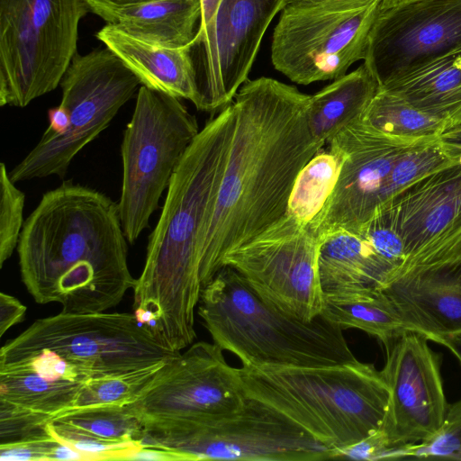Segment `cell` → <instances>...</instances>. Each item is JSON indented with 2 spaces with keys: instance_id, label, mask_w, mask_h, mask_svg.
I'll return each instance as SVG.
<instances>
[{
  "instance_id": "cell-1",
  "label": "cell",
  "mask_w": 461,
  "mask_h": 461,
  "mask_svg": "<svg viewBox=\"0 0 461 461\" xmlns=\"http://www.w3.org/2000/svg\"><path fill=\"white\" fill-rule=\"evenodd\" d=\"M309 95L276 79H248L235 95L234 126L224 171L202 230L204 287L224 257L281 220L294 182L323 148L309 129Z\"/></svg>"
},
{
  "instance_id": "cell-2",
  "label": "cell",
  "mask_w": 461,
  "mask_h": 461,
  "mask_svg": "<svg viewBox=\"0 0 461 461\" xmlns=\"http://www.w3.org/2000/svg\"><path fill=\"white\" fill-rule=\"evenodd\" d=\"M127 242L118 203L64 181L24 221L16 248L22 282L37 303H57L69 313L106 312L135 285Z\"/></svg>"
},
{
  "instance_id": "cell-3",
  "label": "cell",
  "mask_w": 461,
  "mask_h": 461,
  "mask_svg": "<svg viewBox=\"0 0 461 461\" xmlns=\"http://www.w3.org/2000/svg\"><path fill=\"white\" fill-rule=\"evenodd\" d=\"M232 103L211 116L172 176L146 259L133 287V314L164 346L180 352L196 338L203 284L199 244L231 141Z\"/></svg>"
},
{
  "instance_id": "cell-4",
  "label": "cell",
  "mask_w": 461,
  "mask_h": 461,
  "mask_svg": "<svg viewBox=\"0 0 461 461\" xmlns=\"http://www.w3.org/2000/svg\"><path fill=\"white\" fill-rule=\"evenodd\" d=\"M197 313L213 343L242 366H322L357 360L339 326L321 314L303 321L279 310L230 266L203 288Z\"/></svg>"
},
{
  "instance_id": "cell-5",
  "label": "cell",
  "mask_w": 461,
  "mask_h": 461,
  "mask_svg": "<svg viewBox=\"0 0 461 461\" xmlns=\"http://www.w3.org/2000/svg\"><path fill=\"white\" fill-rule=\"evenodd\" d=\"M238 372L247 397L270 405L337 450L379 430L386 415L389 388L370 363L242 366Z\"/></svg>"
},
{
  "instance_id": "cell-6",
  "label": "cell",
  "mask_w": 461,
  "mask_h": 461,
  "mask_svg": "<svg viewBox=\"0 0 461 461\" xmlns=\"http://www.w3.org/2000/svg\"><path fill=\"white\" fill-rule=\"evenodd\" d=\"M142 422V447L174 452L182 461H315L336 459L337 455L336 448L284 413L247 396L230 413Z\"/></svg>"
},
{
  "instance_id": "cell-7",
  "label": "cell",
  "mask_w": 461,
  "mask_h": 461,
  "mask_svg": "<svg viewBox=\"0 0 461 461\" xmlns=\"http://www.w3.org/2000/svg\"><path fill=\"white\" fill-rule=\"evenodd\" d=\"M200 129L181 99L140 86L121 146L122 227L133 244L149 225L163 192Z\"/></svg>"
},
{
  "instance_id": "cell-8",
  "label": "cell",
  "mask_w": 461,
  "mask_h": 461,
  "mask_svg": "<svg viewBox=\"0 0 461 461\" xmlns=\"http://www.w3.org/2000/svg\"><path fill=\"white\" fill-rule=\"evenodd\" d=\"M84 0H0V105L53 91L77 54Z\"/></svg>"
},
{
  "instance_id": "cell-9",
  "label": "cell",
  "mask_w": 461,
  "mask_h": 461,
  "mask_svg": "<svg viewBox=\"0 0 461 461\" xmlns=\"http://www.w3.org/2000/svg\"><path fill=\"white\" fill-rule=\"evenodd\" d=\"M60 105L68 113V130L42 134L36 146L11 171L14 183L57 176L63 178L74 158L104 130L141 86L140 79L109 48L76 54L61 81Z\"/></svg>"
},
{
  "instance_id": "cell-10",
  "label": "cell",
  "mask_w": 461,
  "mask_h": 461,
  "mask_svg": "<svg viewBox=\"0 0 461 461\" xmlns=\"http://www.w3.org/2000/svg\"><path fill=\"white\" fill-rule=\"evenodd\" d=\"M382 0H331L287 5L271 43L274 68L291 81L335 80L364 60Z\"/></svg>"
},
{
  "instance_id": "cell-11",
  "label": "cell",
  "mask_w": 461,
  "mask_h": 461,
  "mask_svg": "<svg viewBox=\"0 0 461 461\" xmlns=\"http://www.w3.org/2000/svg\"><path fill=\"white\" fill-rule=\"evenodd\" d=\"M50 348L87 381L167 362L180 352L159 342L132 312L58 314L34 321L1 351Z\"/></svg>"
},
{
  "instance_id": "cell-12",
  "label": "cell",
  "mask_w": 461,
  "mask_h": 461,
  "mask_svg": "<svg viewBox=\"0 0 461 461\" xmlns=\"http://www.w3.org/2000/svg\"><path fill=\"white\" fill-rule=\"evenodd\" d=\"M320 245L307 227L285 214L258 238L229 252L222 266L236 269L267 303L312 321L323 308Z\"/></svg>"
},
{
  "instance_id": "cell-13",
  "label": "cell",
  "mask_w": 461,
  "mask_h": 461,
  "mask_svg": "<svg viewBox=\"0 0 461 461\" xmlns=\"http://www.w3.org/2000/svg\"><path fill=\"white\" fill-rule=\"evenodd\" d=\"M285 0H222L213 17L198 27L190 45L199 111L230 104L246 80L271 22Z\"/></svg>"
},
{
  "instance_id": "cell-14",
  "label": "cell",
  "mask_w": 461,
  "mask_h": 461,
  "mask_svg": "<svg viewBox=\"0 0 461 461\" xmlns=\"http://www.w3.org/2000/svg\"><path fill=\"white\" fill-rule=\"evenodd\" d=\"M425 140H429L387 135L360 118L343 128L328 143L343 157L338 180L308 230L320 241L338 231L358 235L381 203L385 181L396 160Z\"/></svg>"
},
{
  "instance_id": "cell-15",
  "label": "cell",
  "mask_w": 461,
  "mask_h": 461,
  "mask_svg": "<svg viewBox=\"0 0 461 461\" xmlns=\"http://www.w3.org/2000/svg\"><path fill=\"white\" fill-rule=\"evenodd\" d=\"M214 343L198 341L168 361L130 409L141 420L201 419L230 413L246 400L238 368Z\"/></svg>"
},
{
  "instance_id": "cell-16",
  "label": "cell",
  "mask_w": 461,
  "mask_h": 461,
  "mask_svg": "<svg viewBox=\"0 0 461 461\" xmlns=\"http://www.w3.org/2000/svg\"><path fill=\"white\" fill-rule=\"evenodd\" d=\"M384 203L391 207L400 226L405 259L384 284L461 263L459 164L426 176Z\"/></svg>"
},
{
  "instance_id": "cell-17",
  "label": "cell",
  "mask_w": 461,
  "mask_h": 461,
  "mask_svg": "<svg viewBox=\"0 0 461 461\" xmlns=\"http://www.w3.org/2000/svg\"><path fill=\"white\" fill-rule=\"evenodd\" d=\"M461 48V0H413L381 8L370 30L364 64L378 88Z\"/></svg>"
},
{
  "instance_id": "cell-18",
  "label": "cell",
  "mask_w": 461,
  "mask_h": 461,
  "mask_svg": "<svg viewBox=\"0 0 461 461\" xmlns=\"http://www.w3.org/2000/svg\"><path fill=\"white\" fill-rule=\"evenodd\" d=\"M421 333L408 330L386 348L381 370L390 397L381 429L391 451L420 443L442 426L448 404L440 375V357Z\"/></svg>"
},
{
  "instance_id": "cell-19",
  "label": "cell",
  "mask_w": 461,
  "mask_h": 461,
  "mask_svg": "<svg viewBox=\"0 0 461 461\" xmlns=\"http://www.w3.org/2000/svg\"><path fill=\"white\" fill-rule=\"evenodd\" d=\"M377 289L409 330L428 339L461 332V263L398 277Z\"/></svg>"
},
{
  "instance_id": "cell-20",
  "label": "cell",
  "mask_w": 461,
  "mask_h": 461,
  "mask_svg": "<svg viewBox=\"0 0 461 461\" xmlns=\"http://www.w3.org/2000/svg\"><path fill=\"white\" fill-rule=\"evenodd\" d=\"M95 37L125 63L141 86L197 104L196 74L189 47L151 44L113 23L104 25Z\"/></svg>"
},
{
  "instance_id": "cell-21",
  "label": "cell",
  "mask_w": 461,
  "mask_h": 461,
  "mask_svg": "<svg viewBox=\"0 0 461 461\" xmlns=\"http://www.w3.org/2000/svg\"><path fill=\"white\" fill-rule=\"evenodd\" d=\"M378 89L395 94L450 128L461 124V48L390 80Z\"/></svg>"
},
{
  "instance_id": "cell-22",
  "label": "cell",
  "mask_w": 461,
  "mask_h": 461,
  "mask_svg": "<svg viewBox=\"0 0 461 461\" xmlns=\"http://www.w3.org/2000/svg\"><path fill=\"white\" fill-rule=\"evenodd\" d=\"M128 34L151 44L186 48L201 18L200 0H154L111 11L102 17Z\"/></svg>"
},
{
  "instance_id": "cell-23",
  "label": "cell",
  "mask_w": 461,
  "mask_h": 461,
  "mask_svg": "<svg viewBox=\"0 0 461 461\" xmlns=\"http://www.w3.org/2000/svg\"><path fill=\"white\" fill-rule=\"evenodd\" d=\"M393 270L357 234L338 231L321 240L318 273L323 293L361 285L379 288Z\"/></svg>"
},
{
  "instance_id": "cell-24",
  "label": "cell",
  "mask_w": 461,
  "mask_h": 461,
  "mask_svg": "<svg viewBox=\"0 0 461 461\" xmlns=\"http://www.w3.org/2000/svg\"><path fill=\"white\" fill-rule=\"evenodd\" d=\"M378 91V84L363 63L309 95L306 117L312 137L326 144L343 128L361 118Z\"/></svg>"
},
{
  "instance_id": "cell-25",
  "label": "cell",
  "mask_w": 461,
  "mask_h": 461,
  "mask_svg": "<svg viewBox=\"0 0 461 461\" xmlns=\"http://www.w3.org/2000/svg\"><path fill=\"white\" fill-rule=\"evenodd\" d=\"M321 314L343 330L357 329L375 337L384 348L409 330L388 298L373 286L323 293Z\"/></svg>"
},
{
  "instance_id": "cell-26",
  "label": "cell",
  "mask_w": 461,
  "mask_h": 461,
  "mask_svg": "<svg viewBox=\"0 0 461 461\" xmlns=\"http://www.w3.org/2000/svg\"><path fill=\"white\" fill-rule=\"evenodd\" d=\"M360 119L387 135L411 140L438 139L450 128L384 89H378Z\"/></svg>"
},
{
  "instance_id": "cell-27",
  "label": "cell",
  "mask_w": 461,
  "mask_h": 461,
  "mask_svg": "<svg viewBox=\"0 0 461 461\" xmlns=\"http://www.w3.org/2000/svg\"><path fill=\"white\" fill-rule=\"evenodd\" d=\"M342 155L329 146L301 170L291 192L286 214L307 227L324 207L339 177Z\"/></svg>"
},
{
  "instance_id": "cell-28",
  "label": "cell",
  "mask_w": 461,
  "mask_h": 461,
  "mask_svg": "<svg viewBox=\"0 0 461 461\" xmlns=\"http://www.w3.org/2000/svg\"><path fill=\"white\" fill-rule=\"evenodd\" d=\"M459 152L458 144L441 138L425 140L411 147L394 163L385 181L381 203L426 176L458 164Z\"/></svg>"
},
{
  "instance_id": "cell-29",
  "label": "cell",
  "mask_w": 461,
  "mask_h": 461,
  "mask_svg": "<svg viewBox=\"0 0 461 461\" xmlns=\"http://www.w3.org/2000/svg\"><path fill=\"white\" fill-rule=\"evenodd\" d=\"M167 362L118 375L89 380L68 412L134 402L157 379Z\"/></svg>"
},
{
  "instance_id": "cell-30",
  "label": "cell",
  "mask_w": 461,
  "mask_h": 461,
  "mask_svg": "<svg viewBox=\"0 0 461 461\" xmlns=\"http://www.w3.org/2000/svg\"><path fill=\"white\" fill-rule=\"evenodd\" d=\"M53 420L110 442L140 444L143 431L141 419L128 405L77 410Z\"/></svg>"
},
{
  "instance_id": "cell-31",
  "label": "cell",
  "mask_w": 461,
  "mask_h": 461,
  "mask_svg": "<svg viewBox=\"0 0 461 461\" xmlns=\"http://www.w3.org/2000/svg\"><path fill=\"white\" fill-rule=\"evenodd\" d=\"M447 458L461 460V399L448 404L444 422L430 438L390 452L388 459Z\"/></svg>"
},
{
  "instance_id": "cell-32",
  "label": "cell",
  "mask_w": 461,
  "mask_h": 461,
  "mask_svg": "<svg viewBox=\"0 0 461 461\" xmlns=\"http://www.w3.org/2000/svg\"><path fill=\"white\" fill-rule=\"evenodd\" d=\"M25 195L15 186L4 162L0 164V267L17 248L23 227Z\"/></svg>"
},
{
  "instance_id": "cell-33",
  "label": "cell",
  "mask_w": 461,
  "mask_h": 461,
  "mask_svg": "<svg viewBox=\"0 0 461 461\" xmlns=\"http://www.w3.org/2000/svg\"><path fill=\"white\" fill-rule=\"evenodd\" d=\"M358 235L392 264L394 270L405 259L404 240L398 221L387 203H383L375 208Z\"/></svg>"
},
{
  "instance_id": "cell-34",
  "label": "cell",
  "mask_w": 461,
  "mask_h": 461,
  "mask_svg": "<svg viewBox=\"0 0 461 461\" xmlns=\"http://www.w3.org/2000/svg\"><path fill=\"white\" fill-rule=\"evenodd\" d=\"M56 440L66 443L89 460H125L133 451L142 447L136 442H110L94 438L57 420L45 426Z\"/></svg>"
},
{
  "instance_id": "cell-35",
  "label": "cell",
  "mask_w": 461,
  "mask_h": 461,
  "mask_svg": "<svg viewBox=\"0 0 461 461\" xmlns=\"http://www.w3.org/2000/svg\"><path fill=\"white\" fill-rule=\"evenodd\" d=\"M55 442L44 428L23 438L0 443V461H49Z\"/></svg>"
},
{
  "instance_id": "cell-36",
  "label": "cell",
  "mask_w": 461,
  "mask_h": 461,
  "mask_svg": "<svg viewBox=\"0 0 461 461\" xmlns=\"http://www.w3.org/2000/svg\"><path fill=\"white\" fill-rule=\"evenodd\" d=\"M389 451L387 438L380 429L366 438L337 450L336 459L382 460L387 459Z\"/></svg>"
},
{
  "instance_id": "cell-37",
  "label": "cell",
  "mask_w": 461,
  "mask_h": 461,
  "mask_svg": "<svg viewBox=\"0 0 461 461\" xmlns=\"http://www.w3.org/2000/svg\"><path fill=\"white\" fill-rule=\"evenodd\" d=\"M27 308L16 297L0 293V337L23 321Z\"/></svg>"
},
{
  "instance_id": "cell-38",
  "label": "cell",
  "mask_w": 461,
  "mask_h": 461,
  "mask_svg": "<svg viewBox=\"0 0 461 461\" xmlns=\"http://www.w3.org/2000/svg\"><path fill=\"white\" fill-rule=\"evenodd\" d=\"M90 12L101 18L107 13L127 8L154 0H84Z\"/></svg>"
},
{
  "instance_id": "cell-39",
  "label": "cell",
  "mask_w": 461,
  "mask_h": 461,
  "mask_svg": "<svg viewBox=\"0 0 461 461\" xmlns=\"http://www.w3.org/2000/svg\"><path fill=\"white\" fill-rule=\"evenodd\" d=\"M125 460H142V461H182L177 454L150 447H140L131 453Z\"/></svg>"
},
{
  "instance_id": "cell-40",
  "label": "cell",
  "mask_w": 461,
  "mask_h": 461,
  "mask_svg": "<svg viewBox=\"0 0 461 461\" xmlns=\"http://www.w3.org/2000/svg\"><path fill=\"white\" fill-rule=\"evenodd\" d=\"M49 126L44 131L47 135H60L64 133L69 125V116L68 111L62 106L59 105L53 107L48 112Z\"/></svg>"
},
{
  "instance_id": "cell-41",
  "label": "cell",
  "mask_w": 461,
  "mask_h": 461,
  "mask_svg": "<svg viewBox=\"0 0 461 461\" xmlns=\"http://www.w3.org/2000/svg\"><path fill=\"white\" fill-rule=\"evenodd\" d=\"M87 461L86 457L66 443L56 440L50 454L49 461Z\"/></svg>"
},
{
  "instance_id": "cell-42",
  "label": "cell",
  "mask_w": 461,
  "mask_h": 461,
  "mask_svg": "<svg viewBox=\"0 0 461 461\" xmlns=\"http://www.w3.org/2000/svg\"><path fill=\"white\" fill-rule=\"evenodd\" d=\"M429 340L438 343L448 348L461 364V332L434 336Z\"/></svg>"
},
{
  "instance_id": "cell-43",
  "label": "cell",
  "mask_w": 461,
  "mask_h": 461,
  "mask_svg": "<svg viewBox=\"0 0 461 461\" xmlns=\"http://www.w3.org/2000/svg\"><path fill=\"white\" fill-rule=\"evenodd\" d=\"M222 0H200L201 18L198 27L204 26L213 17Z\"/></svg>"
},
{
  "instance_id": "cell-44",
  "label": "cell",
  "mask_w": 461,
  "mask_h": 461,
  "mask_svg": "<svg viewBox=\"0 0 461 461\" xmlns=\"http://www.w3.org/2000/svg\"><path fill=\"white\" fill-rule=\"evenodd\" d=\"M440 138L448 142L461 144V124L447 129Z\"/></svg>"
},
{
  "instance_id": "cell-45",
  "label": "cell",
  "mask_w": 461,
  "mask_h": 461,
  "mask_svg": "<svg viewBox=\"0 0 461 461\" xmlns=\"http://www.w3.org/2000/svg\"><path fill=\"white\" fill-rule=\"evenodd\" d=\"M331 0H285V6L287 5H306V4H317Z\"/></svg>"
},
{
  "instance_id": "cell-46",
  "label": "cell",
  "mask_w": 461,
  "mask_h": 461,
  "mask_svg": "<svg viewBox=\"0 0 461 461\" xmlns=\"http://www.w3.org/2000/svg\"><path fill=\"white\" fill-rule=\"evenodd\" d=\"M413 0H382L381 2V8H387L391 6H394L397 5H401L403 3H407Z\"/></svg>"
},
{
  "instance_id": "cell-47",
  "label": "cell",
  "mask_w": 461,
  "mask_h": 461,
  "mask_svg": "<svg viewBox=\"0 0 461 461\" xmlns=\"http://www.w3.org/2000/svg\"><path fill=\"white\" fill-rule=\"evenodd\" d=\"M458 145L460 147V152H459V157H458V164L461 166V144H458Z\"/></svg>"
}]
</instances>
